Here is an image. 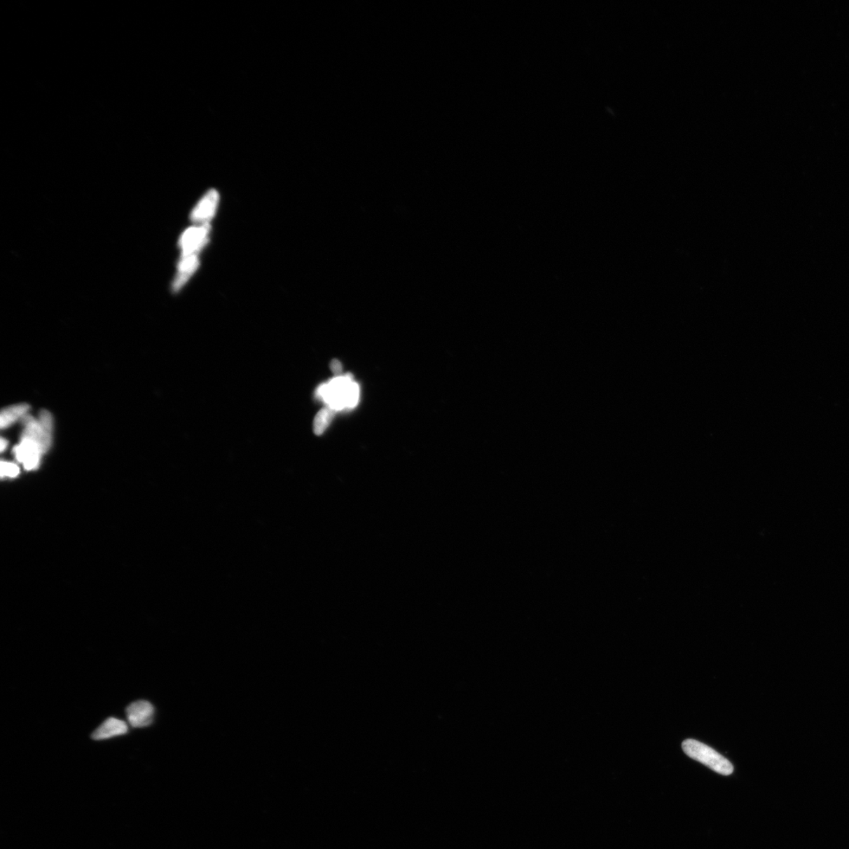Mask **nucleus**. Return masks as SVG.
Wrapping results in <instances>:
<instances>
[{"mask_svg":"<svg viewBox=\"0 0 849 849\" xmlns=\"http://www.w3.org/2000/svg\"><path fill=\"white\" fill-rule=\"evenodd\" d=\"M24 429L21 442L14 449L18 461L28 471L36 469L42 455L46 453L53 442V417L48 410H42L38 419L27 415L22 419Z\"/></svg>","mask_w":849,"mask_h":849,"instance_id":"nucleus-1","label":"nucleus"},{"mask_svg":"<svg viewBox=\"0 0 849 849\" xmlns=\"http://www.w3.org/2000/svg\"><path fill=\"white\" fill-rule=\"evenodd\" d=\"M20 473L19 467L14 463L2 462H1V476L2 478H15Z\"/></svg>","mask_w":849,"mask_h":849,"instance_id":"nucleus-10","label":"nucleus"},{"mask_svg":"<svg viewBox=\"0 0 849 849\" xmlns=\"http://www.w3.org/2000/svg\"><path fill=\"white\" fill-rule=\"evenodd\" d=\"M29 410V405L25 403L17 404L14 405V406L5 408L2 410L1 419H0L1 428L5 429L8 427L18 420L23 419L24 417L27 415Z\"/></svg>","mask_w":849,"mask_h":849,"instance_id":"nucleus-8","label":"nucleus"},{"mask_svg":"<svg viewBox=\"0 0 849 849\" xmlns=\"http://www.w3.org/2000/svg\"><path fill=\"white\" fill-rule=\"evenodd\" d=\"M126 714L128 722L133 728H145L153 723L154 708L147 700H140L128 705Z\"/></svg>","mask_w":849,"mask_h":849,"instance_id":"nucleus-3","label":"nucleus"},{"mask_svg":"<svg viewBox=\"0 0 849 849\" xmlns=\"http://www.w3.org/2000/svg\"><path fill=\"white\" fill-rule=\"evenodd\" d=\"M6 446H8V441H6L5 439H1V452L4 451V449L6 448Z\"/></svg>","mask_w":849,"mask_h":849,"instance_id":"nucleus-12","label":"nucleus"},{"mask_svg":"<svg viewBox=\"0 0 849 849\" xmlns=\"http://www.w3.org/2000/svg\"><path fill=\"white\" fill-rule=\"evenodd\" d=\"M202 249H198L195 252L191 254L188 258L181 261L180 263L179 272L174 283H173V291L177 292L179 291L184 283L188 280L193 272L198 265V254Z\"/></svg>","mask_w":849,"mask_h":849,"instance_id":"nucleus-7","label":"nucleus"},{"mask_svg":"<svg viewBox=\"0 0 849 849\" xmlns=\"http://www.w3.org/2000/svg\"><path fill=\"white\" fill-rule=\"evenodd\" d=\"M682 748L686 755L703 764L718 774L730 775L734 771V766L728 759L719 754L710 746L694 740V739H686L682 744Z\"/></svg>","mask_w":849,"mask_h":849,"instance_id":"nucleus-2","label":"nucleus"},{"mask_svg":"<svg viewBox=\"0 0 849 849\" xmlns=\"http://www.w3.org/2000/svg\"><path fill=\"white\" fill-rule=\"evenodd\" d=\"M127 725L125 722H122V720L117 718L111 717L106 719L92 733V738L95 741L105 740V739L124 736L127 734Z\"/></svg>","mask_w":849,"mask_h":849,"instance_id":"nucleus-5","label":"nucleus"},{"mask_svg":"<svg viewBox=\"0 0 849 849\" xmlns=\"http://www.w3.org/2000/svg\"><path fill=\"white\" fill-rule=\"evenodd\" d=\"M218 202V194L214 190L210 191L198 207L193 212L191 220L195 223H208L212 216Z\"/></svg>","mask_w":849,"mask_h":849,"instance_id":"nucleus-6","label":"nucleus"},{"mask_svg":"<svg viewBox=\"0 0 849 849\" xmlns=\"http://www.w3.org/2000/svg\"><path fill=\"white\" fill-rule=\"evenodd\" d=\"M336 411L330 408L322 409L315 417L314 420V433L317 435H322L324 433L331 422L333 420Z\"/></svg>","mask_w":849,"mask_h":849,"instance_id":"nucleus-9","label":"nucleus"},{"mask_svg":"<svg viewBox=\"0 0 849 849\" xmlns=\"http://www.w3.org/2000/svg\"><path fill=\"white\" fill-rule=\"evenodd\" d=\"M209 229V224L204 223L201 228H192L186 231L180 240V247L184 249L182 261L188 258L197 249H202L207 245L209 241L207 235Z\"/></svg>","mask_w":849,"mask_h":849,"instance_id":"nucleus-4","label":"nucleus"},{"mask_svg":"<svg viewBox=\"0 0 849 849\" xmlns=\"http://www.w3.org/2000/svg\"><path fill=\"white\" fill-rule=\"evenodd\" d=\"M331 369L334 375H339L343 371V365L337 359H333L331 363Z\"/></svg>","mask_w":849,"mask_h":849,"instance_id":"nucleus-11","label":"nucleus"}]
</instances>
